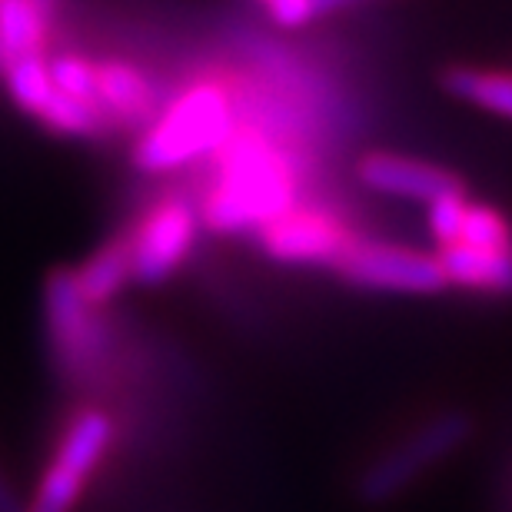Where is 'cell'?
<instances>
[{
  "label": "cell",
  "mask_w": 512,
  "mask_h": 512,
  "mask_svg": "<svg viewBox=\"0 0 512 512\" xmlns=\"http://www.w3.org/2000/svg\"><path fill=\"white\" fill-rule=\"evenodd\" d=\"M263 10L270 14L273 24L280 27H303L316 20V7L313 0H260Z\"/></svg>",
  "instance_id": "obj_19"
},
{
  "label": "cell",
  "mask_w": 512,
  "mask_h": 512,
  "mask_svg": "<svg viewBox=\"0 0 512 512\" xmlns=\"http://www.w3.org/2000/svg\"><path fill=\"white\" fill-rule=\"evenodd\" d=\"M436 253L449 286L489 296H512V247L479 250L469 247V243H449Z\"/></svg>",
  "instance_id": "obj_11"
},
{
  "label": "cell",
  "mask_w": 512,
  "mask_h": 512,
  "mask_svg": "<svg viewBox=\"0 0 512 512\" xmlns=\"http://www.w3.org/2000/svg\"><path fill=\"white\" fill-rule=\"evenodd\" d=\"M0 512H27V503L20 499V493L7 479L4 469H0Z\"/></svg>",
  "instance_id": "obj_20"
},
{
  "label": "cell",
  "mask_w": 512,
  "mask_h": 512,
  "mask_svg": "<svg viewBox=\"0 0 512 512\" xmlns=\"http://www.w3.org/2000/svg\"><path fill=\"white\" fill-rule=\"evenodd\" d=\"M77 286L90 306H104L114 296L124 293V286L133 280V247L130 237H117L94 250L74 270Z\"/></svg>",
  "instance_id": "obj_13"
},
{
  "label": "cell",
  "mask_w": 512,
  "mask_h": 512,
  "mask_svg": "<svg viewBox=\"0 0 512 512\" xmlns=\"http://www.w3.org/2000/svg\"><path fill=\"white\" fill-rule=\"evenodd\" d=\"M466 210H469L466 190L463 193H449V197H439V200H433L426 207V230H429V237L439 243V250L459 240Z\"/></svg>",
  "instance_id": "obj_18"
},
{
  "label": "cell",
  "mask_w": 512,
  "mask_h": 512,
  "mask_svg": "<svg viewBox=\"0 0 512 512\" xmlns=\"http://www.w3.org/2000/svg\"><path fill=\"white\" fill-rule=\"evenodd\" d=\"M4 80H7V90H10V97H14V104L37 120L44 117L50 100L57 97L47 54H34V57H24V60H17V64H10L4 70Z\"/></svg>",
  "instance_id": "obj_15"
},
{
  "label": "cell",
  "mask_w": 512,
  "mask_h": 512,
  "mask_svg": "<svg viewBox=\"0 0 512 512\" xmlns=\"http://www.w3.org/2000/svg\"><path fill=\"white\" fill-rule=\"evenodd\" d=\"M256 237H260L263 253L276 263L330 266V270H336V263L350 250L356 233L340 217H333L326 210L293 207L273 223H266Z\"/></svg>",
  "instance_id": "obj_8"
},
{
  "label": "cell",
  "mask_w": 512,
  "mask_h": 512,
  "mask_svg": "<svg viewBox=\"0 0 512 512\" xmlns=\"http://www.w3.org/2000/svg\"><path fill=\"white\" fill-rule=\"evenodd\" d=\"M37 4H40V10H44V14L50 17V14H54V7H57V0H37Z\"/></svg>",
  "instance_id": "obj_22"
},
{
  "label": "cell",
  "mask_w": 512,
  "mask_h": 512,
  "mask_svg": "<svg viewBox=\"0 0 512 512\" xmlns=\"http://www.w3.org/2000/svg\"><path fill=\"white\" fill-rule=\"evenodd\" d=\"M356 177L363 187H370L383 197H399L413 203H433L449 193H463V180L436 163L399 157V153H370L356 163Z\"/></svg>",
  "instance_id": "obj_9"
},
{
  "label": "cell",
  "mask_w": 512,
  "mask_h": 512,
  "mask_svg": "<svg viewBox=\"0 0 512 512\" xmlns=\"http://www.w3.org/2000/svg\"><path fill=\"white\" fill-rule=\"evenodd\" d=\"M200 223V213L180 197L153 203L130 233L133 280L147 286L170 280L187 263L193 243H197Z\"/></svg>",
  "instance_id": "obj_7"
},
{
  "label": "cell",
  "mask_w": 512,
  "mask_h": 512,
  "mask_svg": "<svg viewBox=\"0 0 512 512\" xmlns=\"http://www.w3.org/2000/svg\"><path fill=\"white\" fill-rule=\"evenodd\" d=\"M44 310L50 350H54L60 373L70 376L74 383H84L94 373H100L107 350V330L94 313L97 306H90L84 293H80L74 270H57L50 276Z\"/></svg>",
  "instance_id": "obj_4"
},
{
  "label": "cell",
  "mask_w": 512,
  "mask_h": 512,
  "mask_svg": "<svg viewBox=\"0 0 512 512\" xmlns=\"http://www.w3.org/2000/svg\"><path fill=\"white\" fill-rule=\"evenodd\" d=\"M336 273L360 290L383 293H439L449 286L439 253L363 237L350 243V250L336 263Z\"/></svg>",
  "instance_id": "obj_6"
},
{
  "label": "cell",
  "mask_w": 512,
  "mask_h": 512,
  "mask_svg": "<svg viewBox=\"0 0 512 512\" xmlns=\"http://www.w3.org/2000/svg\"><path fill=\"white\" fill-rule=\"evenodd\" d=\"M443 84L449 94L466 100V104L512 120V74L479 67H453Z\"/></svg>",
  "instance_id": "obj_14"
},
{
  "label": "cell",
  "mask_w": 512,
  "mask_h": 512,
  "mask_svg": "<svg viewBox=\"0 0 512 512\" xmlns=\"http://www.w3.org/2000/svg\"><path fill=\"white\" fill-rule=\"evenodd\" d=\"M97 94L110 130H147L157 120V87L130 60H100Z\"/></svg>",
  "instance_id": "obj_10"
},
{
  "label": "cell",
  "mask_w": 512,
  "mask_h": 512,
  "mask_svg": "<svg viewBox=\"0 0 512 512\" xmlns=\"http://www.w3.org/2000/svg\"><path fill=\"white\" fill-rule=\"evenodd\" d=\"M296 207V170L280 143L263 130L240 127L217 153V183L203 200V227L230 233H260L266 223Z\"/></svg>",
  "instance_id": "obj_1"
},
{
  "label": "cell",
  "mask_w": 512,
  "mask_h": 512,
  "mask_svg": "<svg viewBox=\"0 0 512 512\" xmlns=\"http://www.w3.org/2000/svg\"><path fill=\"white\" fill-rule=\"evenodd\" d=\"M237 124V97L220 80H197L180 90L137 137L133 163L147 173H170L200 157H217Z\"/></svg>",
  "instance_id": "obj_2"
},
{
  "label": "cell",
  "mask_w": 512,
  "mask_h": 512,
  "mask_svg": "<svg viewBox=\"0 0 512 512\" xmlns=\"http://www.w3.org/2000/svg\"><path fill=\"white\" fill-rule=\"evenodd\" d=\"M473 433L466 413H443L429 419L423 429L409 433L396 449H389L376 463L366 469L360 479V493L366 503H386L406 486H413L429 466L443 463L449 453H456Z\"/></svg>",
  "instance_id": "obj_5"
},
{
  "label": "cell",
  "mask_w": 512,
  "mask_h": 512,
  "mask_svg": "<svg viewBox=\"0 0 512 512\" xmlns=\"http://www.w3.org/2000/svg\"><path fill=\"white\" fill-rule=\"evenodd\" d=\"M356 4H366V0H313L316 17L336 14V10H346V7H356Z\"/></svg>",
  "instance_id": "obj_21"
},
{
  "label": "cell",
  "mask_w": 512,
  "mask_h": 512,
  "mask_svg": "<svg viewBox=\"0 0 512 512\" xmlns=\"http://www.w3.org/2000/svg\"><path fill=\"white\" fill-rule=\"evenodd\" d=\"M50 17L37 0H0V70L34 54H47Z\"/></svg>",
  "instance_id": "obj_12"
},
{
  "label": "cell",
  "mask_w": 512,
  "mask_h": 512,
  "mask_svg": "<svg viewBox=\"0 0 512 512\" xmlns=\"http://www.w3.org/2000/svg\"><path fill=\"white\" fill-rule=\"evenodd\" d=\"M110 443H114V419L97 406L80 409L57 439V453L40 473L27 512H74L94 469L104 463Z\"/></svg>",
  "instance_id": "obj_3"
},
{
  "label": "cell",
  "mask_w": 512,
  "mask_h": 512,
  "mask_svg": "<svg viewBox=\"0 0 512 512\" xmlns=\"http://www.w3.org/2000/svg\"><path fill=\"white\" fill-rule=\"evenodd\" d=\"M456 243H469L479 250H509L512 247V223L506 220V213H499L496 207L486 203H469L463 233Z\"/></svg>",
  "instance_id": "obj_17"
},
{
  "label": "cell",
  "mask_w": 512,
  "mask_h": 512,
  "mask_svg": "<svg viewBox=\"0 0 512 512\" xmlns=\"http://www.w3.org/2000/svg\"><path fill=\"white\" fill-rule=\"evenodd\" d=\"M50 77H54V87L64 97L94 107L97 114H104V110H100V94H97V64L94 60L77 57V54H57V57H50Z\"/></svg>",
  "instance_id": "obj_16"
}]
</instances>
